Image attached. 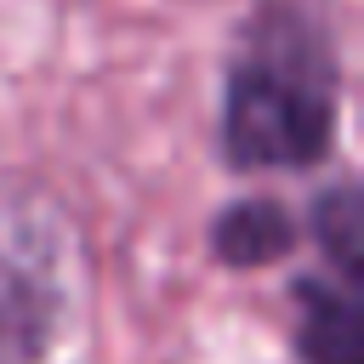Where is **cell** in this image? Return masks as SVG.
Masks as SVG:
<instances>
[{
	"label": "cell",
	"mask_w": 364,
	"mask_h": 364,
	"mask_svg": "<svg viewBox=\"0 0 364 364\" xmlns=\"http://www.w3.org/2000/svg\"><path fill=\"white\" fill-rule=\"evenodd\" d=\"M347 51L336 0H250L228 34L210 154L239 182L313 176L341 148Z\"/></svg>",
	"instance_id": "obj_1"
},
{
	"label": "cell",
	"mask_w": 364,
	"mask_h": 364,
	"mask_svg": "<svg viewBox=\"0 0 364 364\" xmlns=\"http://www.w3.org/2000/svg\"><path fill=\"white\" fill-rule=\"evenodd\" d=\"M85 313L74 210L34 171L0 165V364H63Z\"/></svg>",
	"instance_id": "obj_2"
},
{
	"label": "cell",
	"mask_w": 364,
	"mask_h": 364,
	"mask_svg": "<svg viewBox=\"0 0 364 364\" xmlns=\"http://www.w3.org/2000/svg\"><path fill=\"white\" fill-rule=\"evenodd\" d=\"M284 296L296 364H364V279L313 262L290 273Z\"/></svg>",
	"instance_id": "obj_3"
},
{
	"label": "cell",
	"mask_w": 364,
	"mask_h": 364,
	"mask_svg": "<svg viewBox=\"0 0 364 364\" xmlns=\"http://www.w3.org/2000/svg\"><path fill=\"white\" fill-rule=\"evenodd\" d=\"M301 250V210L273 188H245L222 199L205 222V256L222 273H267Z\"/></svg>",
	"instance_id": "obj_4"
},
{
	"label": "cell",
	"mask_w": 364,
	"mask_h": 364,
	"mask_svg": "<svg viewBox=\"0 0 364 364\" xmlns=\"http://www.w3.org/2000/svg\"><path fill=\"white\" fill-rule=\"evenodd\" d=\"M301 245H313V256L336 273L364 279V193L353 171L324 176L307 205H301Z\"/></svg>",
	"instance_id": "obj_5"
}]
</instances>
